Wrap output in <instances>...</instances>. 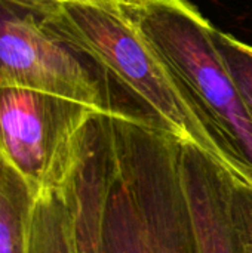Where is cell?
I'll return each instance as SVG.
<instances>
[{
  "label": "cell",
  "instance_id": "9",
  "mask_svg": "<svg viewBox=\"0 0 252 253\" xmlns=\"http://www.w3.org/2000/svg\"><path fill=\"white\" fill-rule=\"evenodd\" d=\"M33 185L0 153V253H25Z\"/></svg>",
  "mask_w": 252,
  "mask_h": 253
},
{
  "label": "cell",
  "instance_id": "6",
  "mask_svg": "<svg viewBox=\"0 0 252 253\" xmlns=\"http://www.w3.org/2000/svg\"><path fill=\"white\" fill-rule=\"evenodd\" d=\"M111 157V114L92 111L76 136L61 184L71 211L74 253H101V216Z\"/></svg>",
  "mask_w": 252,
  "mask_h": 253
},
{
  "label": "cell",
  "instance_id": "11",
  "mask_svg": "<svg viewBox=\"0 0 252 253\" xmlns=\"http://www.w3.org/2000/svg\"><path fill=\"white\" fill-rule=\"evenodd\" d=\"M233 224L238 253H252V184L235 176Z\"/></svg>",
  "mask_w": 252,
  "mask_h": 253
},
{
  "label": "cell",
  "instance_id": "7",
  "mask_svg": "<svg viewBox=\"0 0 252 253\" xmlns=\"http://www.w3.org/2000/svg\"><path fill=\"white\" fill-rule=\"evenodd\" d=\"M180 173L198 253H238L235 175L201 147L180 139Z\"/></svg>",
  "mask_w": 252,
  "mask_h": 253
},
{
  "label": "cell",
  "instance_id": "4",
  "mask_svg": "<svg viewBox=\"0 0 252 253\" xmlns=\"http://www.w3.org/2000/svg\"><path fill=\"white\" fill-rule=\"evenodd\" d=\"M0 86L30 87L162 127L94 56L50 30L42 13L0 0Z\"/></svg>",
  "mask_w": 252,
  "mask_h": 253
},
{
  "label": "cell",
  "instance_id": "3",
  "mask_svg": "<svg viewBox=\"0 0 252 253\" xmlns=\"http://www.w3.org/2000/svg\"><path fill=\"white\" fill-rule=\"evenodd\" d=\"M43 21L62 39L104 65L165 130L201 147L227 168L223 153L186 92L125 18L119 0L64 3L43 15Z\"/></svg>",
  "mask_w": 252,
  "mask_h": 253
},
{
  "label": "cell",
  "instance_id": "2",
  "mask_svg": "<svg viewBox=\"0 0 252 253\" xmlns=\"http://www.w3.org/2000/svg\"><path fill=\"white\" fill-rule=\"evenodd\" d=\"M119 7L183 87L229 170L252 184V117L215 47L214 25L189 0H119Z\"/></svg>",
  "mask_w": 252,
  "mask_h": 253
},
{
  "label": "cell",
  "instance_id": "1",
  "mask_svg": "<svg viewBox=\"0 0 252 253\" xmlns=\"http://www.w3.org/2000/svg\"><path fill=\"white\" fill-rule=\"evenodd\" d=\"M113 157L101 253H198L180 173V139L111 114Z\"/></svg>",
  "mask_w": 252,
  "mask_h": 253
},
{
  "label": "cell",
  "instance_id": "5",
  "mask_svg": "<svg viewBox=\"0 0 252 253\" xmlns=\"http://www.w3.org/2000/svg\"><path fill=\"white\" fill-rule=\"evenodd\" d=\"M92 111L53 93L0 86V153L36 191L61 187L76 136Z\"/></svg>",
  "mask_w": 252,
  "mask_h": 253
},
{
  "label": "cell",
  "instance_id": "8",
  "mask_svg": "<svg viewBox=\"0 0 252 253\" xmlns=\"http://www.w3.org/2000/svg\"><path fill=\"white\" fill-rule=\"evenodd\" d=\"M25 253H74L71 211L62 187L45 188L36 194Z\"/></svg>",
  "mask_w": 252,
  "mask_h": 253
},
{
  "label": "cell",
  "instance_id": "12",
  "mask_svg": "<svg viewBox=\"0 0 252 253\" xmlns=\"http://www.w3.org/2000/svg\"><path fill=\"white\" fill-rule=\"evenodd\" d=\"M16 4L25 6L28 9H33L42 15L50 13L52 10L58 9L64 3H71V1H82V0H9Z\"/></svg>",
  "mask_w": 252,
  "mask_h": 253
},
{
  "label": "cell",
  "instance_id": "10",
  "mask_svg": "<svg viewBox=\"0 0 252 253\" xmlns=\"http://www.w3.org/2000/svg\"><path fill=\"white\" fill-rule=\"evenodd\" d=\"M212 39L252 117V44L215 27Z\"/></svg>",
  "mask_w": 252,
  "mask_h": 253
}]
</instances>
